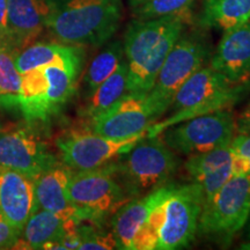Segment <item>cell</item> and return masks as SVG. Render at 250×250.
I'll return each mask as SVG.
<instances>
[{"label": "cell", "mask_w": 250, "mask_h": 250, "mask_svg": "<svg viewBox=\"0 0 250 250\" xmlns=\"http://www.w3.org/2000/svg\"><path fill=\"white\" fill-rule=\"evenodd\" d=\"M146 137V133L125 139L108 138L92 130L72 131L57 139L61 159L73 171L90 170L108 164Z\"/></svg>", "instance_id": "obj_10"}, {"label": "cell", "mask_w": 250, "mask_h": 250, "mask_svg": "<svg viewBox=\"0 0 250 250\" xmlns=\"http://www.w3.org/2000/svg\"><path fill=\"white\" fill-rule=\"evenodd\" d=\"M233 176L250 174V134H235L230 143Z\"/></svg>", "instance_id": "obj_29"}, {"label": "cell", "mask_w": 250, "mask_h": 250, "mask_svg": "<svg viewBox=\"0 0 250 250\" xmlns=\"http://www.w3.org/2000/svg\"><path fill=\"white\" fill-rule=\"evenodd\" d=\"M175 186L176 184L168 183L145 195L132 198L111 215V233L116 240L117 249H132L134 236L139 228L156 206L167 201Z\"/></svg>", "instance_id": "obj_14"}, {"label": "cell", "mask_w": 250, "mask_h": 250, "mask_svg": "<svg viewBox=\"0 0 250 250\" xmlns=\"http://www.w3.org/2000/svg\"><path fill=\"white\" fill-rule=\"evenodd\" d=\"M250 217V174L235 175L204 203L197 233L223 246L246 227Z\"/></svg>", "instance_id": "obj_8"}, {"label": "cell", "mask_w": 250, "mask_h": 250, "mask_svg": "<svg viewBox=\"0 0 250 250\" xmlns=\"http://www.w3.org/2000/svg\"><path fill=\"white\" fill-rule=\"evenodd\" d=\"M0 44L9 45L7 0H0Z\"/></svg>", "instance_id": "obj_32"}, {"label": "cell", "mask_w": 250, "mask_h": 250, "mask_svg": "<svg viewBox=\"0 0 250 250\" xmlns=\"http://www.w3.org/2000/svg\"><path fill=\"white\" fill-rule=\"evenodd\" d=\"M127 77H129V70H127V62L124 58L117 70L108 79L103 81L89 98L86 99L87 103L83 109L85 117L92 120L125 95L127 93Z\"/></svg>", "instance_id": "obj_22"}, {"label": "cell", "mask_w": 250, "mask_h": 250, "mask_svg": "<svg viewBox=\"0 0 250 250\" xmlns=\"http://www.w3.org/2000/svg\"><path fill=\"white\" fill-rule=\"evenodd\" d=\"M35 211L34 179L19 171L0 168V213L21 232Z\"/></svg>", "instance_id": "obj_16"}, {"label": "cell", "mask_w": 250, "mask_h": 250, "mask_svg": "<svg viewBox=\"0 0 250 250\" xmlns=\"http://www.w3.org/2000/svg\"><path fill=\"white\" fill-rule=\"evenodd\" d=\"M44 4L45 28L68 45H103L123 17V0H44Z\"/></svg>", "instance_id": "obj_2"}, {"label": "cell", "mask_w": 250, "mask_h": 250, "mask_svg": "<svg viewBox=\"0 0 250 250\" xmlns=\"http://www.w3.org/2000/svg\"><path fill=\"white\" fill-rule=\"evenodd\" d=\"M79 224L81 250H111L117 249V243L111 230H102L95 226Z\"/></svg>", "instance_id": "obj_28"}, {"label": "cell", "mask_w": 250, "mask_h": 250, "mask_svg": "<svg viewBox=\"0 0 250 250\" xmlns=\"http://www.w3.org/2000/svg\"><path fill=\"white\" fill-rule=\"evenodd\" d=\"M83 54L80 46L64 43H35L18 52L15 65L21 74L45 65L59 62H81Z\"/></svg>", "instance_id": "obj_21"}, {"label": "cell", "mask_w": 250, "mask_h": 250, "mask_svg": "<svg viewBox=\"0 0 250 250\" xmlns=\"http://www.w3.org/2000/svg\"><path fill=\"white\" fill-rule=\"evenodd\" d=\"M235 134V117L224 109L170 125L160 137L175 153L189 156L228 145Z\"/></svg>", "instance_id": "obj_9"}, {"label": "cell", "mask_w": 250, "mask_h": 250, "mask_svg": "<svg viewBox=\"0 0 250 250\" xmlns=\"http://www.w3.org/2000/svg\"><path fill=\"white\" fill-rule=\"evenodd\" d=\"M250 93V80L233 83L210 66L195 72L175 94L170 108L174 112L164 121L155 122L146 137L159 136L170 125L189 118L234 107Z\"/></svg>", "instance_id": "obj_3"}, {"label": "cell", "mask_w": 250, "mask_h": 250, "mask_svg": "<svg viewBox=\"0 0 250 250\" xmlns=\"http://www.w3.org/2000/svg\"><path fill=\"white\" fill-rule=\"evenodd\" d=\"M196 0H147L131 9L134 19H154L189 12Z\"/></svg>", "instance_id": "obj_27"}, {"label": "cell", "mask_w": 250, "mask_h": 250, "mask_svg": "<svg viewBox=\"0 0 250 250\" xmlns=\"http://www.w3.org/2000/svg\"><path fill=\"white\" fill-rule=\"evenodd\" d=\"M236 134H250V103L240 116L235 118Z\"/></svg>", "instance_id": "obj_33"}, {"label": "cell", "mask_w": 250, "mask_h": 250, "mask_svg": "<svg viewBox=\"0 0 250 250\" xmlns=\"http://www.w3.org/2000/svg\"><path fill=\"white\" fill-rule=\"evenodd\" d=\"M18 51L0 44V107L19 108V94L22 74L15 65Z\"/></svg>", "instance_id": "obj_24"}, {"label": "cell", "mask_w": 250, "mask_h": 250, "mask_svg": "<svg viewBox=\"0 0 250 250\" xmlns=\"http://www.w3.org/2000/svg\"><path fill=\"white\" fill-rule=\"evenodd\" d=\"M71 174L72 170L64 164H56L34 180L36 211H49L81 221L77 208L70 202L67 195V184Z\"/></svg>", "instance_id": "obj_17"}, {"label": "cell", "mask_w": 250, "mask_h": 250, "mask_svg": "<svg viewBox=\"0 0 250 250\" xmlns=\"http://www.w3.org/2000/svg\"><path fill=\"white\" fill-rule=\"evenodd\" d=\"M233 176V166L232 162L225 166L214 173H212L208 176H205L204 179H202L198 183L202 188L203 195H204V201L208 202V199L212 198L219 190L225 186V183L227 182L230 177Z\"/></svg>", "instance_id": "obj_30"}, {"label": "cell", "mask_w": 250, "mask_h": 250, "mask_svg": "<svg viewBox=\"0 0 250 250\" xmlns=\"http://www.w3.org/2000/svg\"><path fill=\"white\" fill-rule=\"evenodd\" d=\"M250 0H202L196 23L203 29L226 31L248 22Z\"/></svg>", "instance_id": "obj_20"}, {"label": "cell", "mask_w": 250, "mask_h": 250, "mask_svg": "<svg viewBox=\"0 0 250 250\" xmlns=\"http://www.w3.org/2000/svg\"><path fill=\"white\" fill-rule=\"evenodd\" d=\"M117 174L132 198L169 183L180 167V159L160 134L144 137L130 151L116 159Z\"/></svg>", "instance_id": "obj_5"}, {"label": "cell", "mask_w": 250, "mask_h": 250, "mask_svg": "<svg viewBox=\"0 0 250 250\" xmlns=\"http://www.w3.org/2000/svg\"><path fill=\"white\" fill-rule=\"evenodd\" d=\"M208 61V66L224 74L230 83L250 80V22L224 31Z\"/></svg>", "instance_id": "obj_15"}, {"label": "cell", "mask_w": 250, "mask_h": 250, "mask_svg": "<svg viewBox=\"0 0 250 250\" xmlns=\"http://www.w3.org/2000/svg\"><path fill=\"white\" fill-rule=\"evenodd\" d=\"M81 62H59L22 74L19 110L28 122H44L58 114L76 89Z\"/></svg>", "instance_id": "obj_4"}, {"label": "cell", "mask_w": 250, "mask_h": 250, "mask_svg": "<svg viewBox=\"0 0 250 250\" xmlns=\"http://www.w3.org/2000/svg\"><path fill=\"white\" fill-rule=\"evenodd\" d=\"M248 22H250V18H249V21H248Z\"/></svg>", "instance_id": "obj_37"}, {"label": "cell", "mask_w": 250, "mask_h": 250, "mask_svg": "<svg viewBox=\"0 0 250 250\" xmlns=\"http://www.w3.org/2000/svg\"><path fill=\"white\" fill-rule=\"evenodd\" d=\"M240 249H245V250H250V240H247L246 242H243L240 245Z\"/></svg>", "instance_id": "obj_35"}, {"label": "cell", "mask_w": 250, "mask_h": 250, "mask_svg": "<svg viewBox=\"0 0 250 250\" xmlns=\"http://www.w3.org/2000/svg\"><path fill=\"white\" fill-rule=\"evenodd\" d=\"M156 121L147 93L127 92L111 107L89 120L88 129L108 138L125 139L146 133Z\"/></svg>", "instance_id": "obj_12"}, {"label": "cell", "mask_w": 250, "mask_h": 250, "mask_svg": "<svg viewBox=\"0 0 250 250\" xmlns=\"http://www.w3.org/2000/svg\"><path fill=\"white\" fill-rule=\"evenodd\" d=\"M171 195V193H170ZM165 203L156 206L134 236L131 250H158L165 224Z\"/></svg>", "instance_id": "obj_26"}, {"label": "cell", "mask_w": 250, "mask_h": 250, "mask_svg": "<svg viewBox=\"0 0 250 250\" xmlns=\"http://www.w3.org/2000/svg\"><path fill=\"white\" fill-rule=\"evenodd\" d=\"M20 233L0 213V249H13Z\"/></svg>", "instance_id": "obj_31"}, {"label": "cell", "mask_w": 250, "mask_h": 250, "mask_svg": "<svg viewBox=\"0 0 250 250\" xmlns=\"http://www.w3.org/2000/svg\"><path fill=\"white\" fill-rule=\"evenodd\" d=\"M124 58L123 42L118 40L110 41L102 51L94 57L83 77L86 99L117 70Z\"/></svg>", "instance_id": "obj_23"}, {"label": "cell", "mask_w": 250, "mask_h": 250, "mask_svg": "<svg viewBox=\"0 0 250 250\" xmlns=\"http://www.w3.org/2000/svg\"><path fill=\"white\" fill-rule=\"evenodd\" d=\"M67 195L81 221L94 223L111 217L132 199L117 174L116 159L95 169L72 170Z\"/></svg>", "instance_id": "obj_6"}, {"label": "cell", "mask_w": 250, "mask_h": 250, "mask_svg": "<svg viewBox=\"0 0 250 250\" xmlns=\"http://www.w3.org/2000/svg\"><path fill=\"white\" fill-rule=\"evenodd\" d=\"M204 203L199 184L190 182L175 186L165 203V224L158 250L187 248L193 241Z\"/></svg>", "instance_id": "obj_11"}, {"label": "cell", "mask_w": 250, "mask_h": 250, "mask_svg": "<svg viewBox=\"0 0 250 250\" xmlns=\"http://www.w3.org/2000/svg\"><path fill=\"white\" fill-rule=\"evenodd\" d=\"M145 1H147V0H127V2H129V6H130L131 9L136 8L137 6L142 5L143 2H145Z\"/></svg>", "instance_id": "obj_34"}, {"label": "cell", "mask_w": 250, "mask_h": 250, "mask_svg": "<svg viewBox=\"0 0 250 250\" xmlns=\"http://www.w3.org/2000/svg\"><path fill=\"white\" fill-rule=\"evenodd\" d=\"M211 57V46L198 31H183L162 65L154 86L147 93L155 117L160 118L170 107L177 90Z\"/></svg>", "instance_id": "obj_7"}, {"label": "cell", "mask_w": 250, "mask_h": 250, "mask_svg": "<svg viewBox=\"0 0 250 250\" xmlns=\"http://www.w3.org/2000/svg\"><path fill=\"white\" fill-rule=\"evenodd\" d=\"M189 12L154 19H134L123 39L127 92L148 93L168 54L189 21Z\"/></svg>", "instance_id": "obj_1"}, {"label": "cell", "mask_w": 250, "mask_h": 250, "mask_svg": "<svg viewBox=\"0 0 250 250\" xmlns=\"http://www.w3.org/2000/svg\"><path fill=\"white\" fill-rule=\"evenodd\" d=\"M246 226H247V240H250V217Z\"/></svg>", "instance_id": "obj_36"}, {"label": "cell", "mask_w": 250, "mask_h": 250, "mask_svg": "<svg viewBox=\"0 0 250 250\" xmlns=\"http://www.w3.org/2000/svg\"><path fill=\"white\" fill-rule=\"evenodd\" d=\"M9 45L21 51L45 28L44 0H7Z\"/></svg>", "instance_id": "obj_18"}, {"label": "cell", "mask_w": 250, "mask_h": 250, "mask_svg": "<svg viewBox=\"0 0 250 250\" xmlns=\"http://www.w3.org/2000/svg\"><path fill=\"white\" fill-rule=\"evenodd\" d=\"M80 223L78 219L37 210L28 219L13 249H45L49 243L76 230Z\"/></svg>", "instance_id": "obj_19"}, {"label": "cell", "mask_w": 250, "mask_h": 250, "mask_svg": "<svg viewBox=\"0 0 250 250\" xmlns=\"http://www.w3.org/2000/svg\"><path fill=\"white\" fill-rule=\"evenodd\" d=\"M233 160L230 144L213 148L211 151L189 155L184 164V169L191 179V182L198 183L205 176L217 171Z\"/></svg>", "instance_id": "obj_25"}, {"label": "cell", "mask_w": 250, "mask_h": 250, "mask_svg": "<svg viewBox=\"0 0 250 250\" xmlns=\"http://www.w3.org/2000/svg\"><path fill=\"white\" fill-rule=\"evenodd\" d=\"M58 164L40 137L24 126L0 129V168L12 169L35 180Z\"/></svg>", "instance_id": "obj_13"}]
</instances>
